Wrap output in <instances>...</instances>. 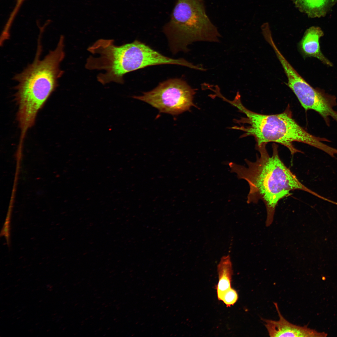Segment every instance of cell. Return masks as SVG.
I'll list each match as a JSON object with an SVG mask.
<instances>
[{"instance_id":"13","label":"cell","mask_w":337,"mask_h":337,"mask_svg":"<svg viewBox=\"0 0 337 337\" xmlns=\"http://www.w3.org/2000/svg\"><path fill=\"white\" fill-rule=\"evenodd\" d=\"M296 0H293V2H294V1H296Z\"/></svg>"},{"instance_id":"2","label":"cell","mask_w":337,"mask_h":337,"mask_svg":"<svg viewBox=\"0 0 337 337\" xmlns=\"http://www.w3.org/2000/svg\"><path fill=\"white\" fill-rule=\"evenodd\" d=\"M41 37L33 62L12 78L18 83L15 95L18 106L17 120L26 128L34 124L38 112L57 87L64 73L60 68L65 56L64 37H60L56 48L42 59Z\"/></svg>"},{"instance_id":"8","label":"cell","mask_w":337,"mask_h":337,"mask_svg":"<svg viewBox=\"0 0 337 337\" xmlns=\"http://www.w3.org/2000/svg\"><path fill=\"white\" fill-rule=\"evenodd\" d=\"M277 312L279 319L277 321L261 318L270 337H325L327 334L318 332L308 328L291 324L282 315L278 304L273 303Z\"/></svg>"},{"instance_id":"9","label":"cell","mask_w":337,"mask_h":337,"mask_svg":"<svg viewBox=\"0 0 337 337\" xmlns=\"http://www.w3.org/2000/svg\"><path fill=\"white\" fill-rule=\"evenodd\" d=\"M321 28L312 27L307 29L300 43V47L303 54L306 56L315 57L324 64L332 66L333 64L322 54L319 44V39L323 36Z\"/></svg>"},{"instance_id":"1","label":"cell","mask_w":337,"mask_h":337,"mask_svg":"<svg viewBox=\"0 0 337 337\" xmlns=\"http://www.w3.org/2000/svg\"><path fill=\"white\" fill-rule=\"evenodd\" d=\"M266 144L257 146L260 155L254 162L247 159V165L228 163L231 173L236 174L238 179L248 183L249 191L247 196L248 203H257L259 200L264 203L266 211V225L272 223L276 207L279 201L291 195V191H305L316 196L318 194L302 183L284 164L278 154L277 146L272 145V153L269 155Z\"/></svg>"},{"instance_id":"12","label":"cell","mask_w":337,"mask_h":337,"mask_svg":"<svg viewBox=\"0 0 337 337\" xmlns=\"http://www.w3.org/2000/svg\"><path fill=\"white\" fill-rule=\"evenodd\" d=\"M238 299V295L236 291L231 288L227 291L223 295L221 301H222L227 307L233 305Z\"/></svg>"},{"instance_id":"3","label":"cell","mask_w":337,"mask_h":337,"mask_svg":"<svg viewBox=\"0 0 337 337\" xmlns=\"http://www.w3.org/2000/svg\"><path fill=\"white\" fill-rule=\"evenodd\" d=\"M240 97V95H236L233 100L229 102L246 116L243 119L237 120V123H247L249 125L235 126L232 128L244 132V136H254L257 146L269 142L277 143L286 147L292 155L301 152L295 147L293 144L294 142L308 144L326 153L330 150V147L322 142L327 140L309 133L295 121L290 112L286 111L271 115L256 113L245 107Z\"/></svg>"},{"instance_id":"5","label":"cell","mask_w":337,"mask_h":337,"mask_svg":"<svg viewBox=\"0 0 337 337\" xmlns=\"http://www.w3.org/2000/svg\"><path fill=\"white\" fill-rule=\"evenodd\" d=\"M111 61L117 75L123 78L126 73L146 67L163 64L184 66L185 60L165 56L138 40L120 46L114 49Z\"/></svg>"},{"instance_id":"6","label":"cell","mask_w":337,"mask_h":337,"mask_svg":"<svg viewBox=\"0 0 337 337\" xmlns=\"http://www.w3.org/2000/svg\"><path fill=\"white\" fill-rule=\"evenodd\" d=\"M195 91L184 81L171 79L159 83L155 88L133 98L146 102L160 112L177 115L194 106Z\"/></svg>"},{"instance_id":"11","label":"cell","mask_w":337,"mask_h":337,"mask_svg":"<svg viewBox=\"0 0 337 337\" xmlns=\"http://www.w3.org/2000/svg\"><path fill=\"white\" fill-rule=\"evenodd\" d=\"M335 0H297L294 2L295 6L308 17H319L325 15Z\"/></svg>"},{"instance_id":"4","label":"cell","mask_w":337,"mask_h":337,"mask_svg":"<svg viewBox=\"0 0 337 337\" xmlns=\"http://www.w3.org/2000/svg\"><path fill=\"white\" fill-rule=\"evenodd\" d=\"M163 31L174 54L188 52L193 42H217L221 37L207 14L203 0H178Z\"/></svg>"},{"instance_id":"10","label":"cell","mask_w":337,"mask_h":337,"mask_svg":"<svg viewBox=\"0 0 337 337\" xmlns=\"http://www.w3.org/2000/svg\"><path fill=\"white\" fill-rule=\"evenodd\" d=\"M219 280L217 287L219 300H221L224 294L231 288V282L233 270L229 255L222 256L217 266Z\"/></svg>"},{"instance_id":"7","label":"cell","mask_w":337,"mask_h":337,"mask_svg":"<svg viewBox=\"0 0 337 337\" xmlns=\"http://www.w3.org/2000/svg\"><path fill=\"white\" fill-rule=\"evenodd\" d=\"M289 87L297 97L305 110H314L323 118L327 124L329 117L337 122V111L321 92L314 89L301 76H297L291 81Z\"/></svg>"}]
</instances>
